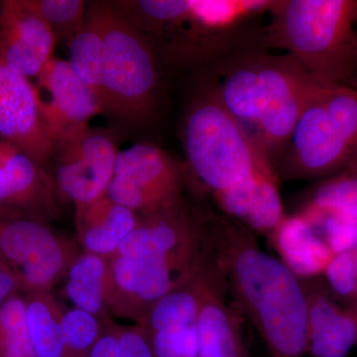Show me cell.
I'll list each match as a JSON object with an SVG mask.
<instances>
[{"instance_id": "1", "label": "cell", "mask_w": 357, "mask_h": 357, "mask_svg": "<svg viewBox=\"0 0 357 357\" xmlns=\"http://www.w3.org/2000/svg\"><path fill=\"white\" fill-rule=\"evenodd\" d=\"M218 255L239 312L271 357L307 356V301L302 280L260 248L243 223L218 217Z\"/></svg>"}, {"instance_id": "2", "label": "cell", "mask_w": 357, "mask_h": 357, "mask_svg": "<svg viewBox=\"0 0 357 357\" xmlns=\"http://www.w3.org/2000/svg\"><path fill=\"white\" fill-rule=\"evenodd\" d=\"M262 46L285 49L319 84L357 89V0H274Z\"/></svg>"}, {"instance_id": "3", "label": "cell", "mask_w": 357, "mask_h": 357, "mask_svg": "<svg viewBox=\"0 0 357 357\" xmlns=\"http://www.w3.org/2000/svg\"><path fill=\"white\" fill-rule=\"evenodd\" d=\"M183 142L192 172L213 194L255 176H277L264 154L223 107L213 84H206L190 105Z\"/></svg>"}, {"instance_id": "4", "label": "cell", "mask_w": 357, "mask_h": 357, "mask_svg": "<svg viewBox=\"0 0 357 357\" xmlns=\"http://www.w3.org/2000/svg\"><path fill=\"white\" fill-rule=\"evenodd\" d=\"M158 79L151 45L126 14L105 4L102 64L105 114L131 123L149 121L155 110Z\"/></svg>"}, {"instance_id": "5", "label": "cell", "mask_w": 357, "mask_h": 357, "mask_svg": "<svg viewBox=\"0 0 357 357\" xmlns=\"http://www.w3.org/2000/svg\"><path fill=\"white\" fill-rule=\"evenodd\" d=\"M218 248V215L192 206L183 197L170 208L140 218L115 255L165 263L188 280Z\"/></svg>"}, {"instance_id": "6", "label": "cell", "mask_w": 357, "mask_h": 357, "mask_svg": "<svg viewBox=\"0 0 357 357\" xmlns=\"http://www.w3.org/2000/svg\"><path fill=\"white\" fill-rule=\"evenodd\" d=\"M259 69V107L251 139L277 174L296 124L323 84L289 54L260 51Z\"/></svg>"}, {"instance_id": "7", "label": "cell", "mask_w": 357, "mask_h": 357, "mask_svg": "<svg viewBox=\"0 0 357 357\" xmlns=\"http://www.w3.org/2000/svg\"><path fill=\"white\" fill-rule=\"evenodd\" d=\"M77 241L47 223L0 218V257L20 281L21 293L51 291L82 252Z\"/></svg>"}, {"instance_id": "8", "label": "cell", "mask_w": 357, "mask_h": 357, "mask_svg": "<svg viewBox=\"0 0 357 357\" xmlns=\"http://www.w3.org/2000/svg\"><path fill=\"white\" fill-rule=\"evenodd\" d=\"M183 191L175 161L161 148L140 143L119 152L107 196L143 218L178 203Z\"/></svg>"}, {"instance_id": "9", "label": "cell", "mask_w": 357, "mask_h": 357, "mask_svg": "<svg viewBox=\"0 0 357 357\" xmlns=\"http://www.w3.org/2000/svg\"><path fill=\"white\" fill-rule=\"evenodd\" d=\"M326 89L324 84L319 88L296 124L277 169L278 178H330L356 160L328 110Z\"/></svg>"}, {"instance_id": "10", "label": "cell", "mask_w": 357, "mask_h": 357, "mask_svg": "<svg viewBox=\"0 0 357 357\" xmlns=\"http://www.w3.org/2000/svg\"><path fill=\"white\" fill-rule=\"evenodd\" d=\"M117 155L114 140L89 126L59 140L54 146V180L61 198L77 208L107 197Z\"/></svg>"}, {"instance_id": "11", "label": "cell", "mask_w": 357, "mask_h": 357, "mask_svg": "<svg viewBox=\"0 0 357 357\" xmlns=\"http://www.w3.org/2000/svg\"><path fill=\"white\" fill-rule=\"evenodd\" d=\"M62 199L50 174L0 139V218L48 223L60 215Z\"/></svg>"}, {"instance_id": "12", "label": "cell", "mask_w": 357, "mask_h": 357, "mask_svg": "<svg viewBox=\"0 0 357 357\" xmlns=\"http://www.w3.org/2000/svg\"><path fill=\"white\" fill-rule=\"evenodd\" d=\"M0 139L46 168L54 143L45 124L34 84L0 53Z\"/></svg>"}, {"instance_id": "13", "label": "cell", "mask_w": 357, "mask_h": 357, "mask_svg": "<svg viewBox=\"0 0 357 357\" xmlns=\"http://www.w3.org/2000/svg\"><path fill=\"white\" fill-rule=\"evenodd\" d=\"M34 86L54 146L59 140L89 126L93 117L103 112L100 96L77 76L68 61L52 59Z\"/></svg>"}, {"instance_id": "14", "label": "cell", "mask_w": 357, "mask_h": 357, "mask_svg": "<svg viewBox=\"0 0 357 357\" xmlns=\"http://www.w3.org/2000/svg\"><path fill=\"white\" fill-rule=\"evenodd\" d=\"M109 317L128 319L142 326L155 305L184 283L165 263L149 258L110 256Z\"/></svg>"}, {"instance_id": "15", "label": "cell", "mask_w": 357, "mask_h": 357, "mask_svg": "<svg viewBox=\"0 0 357 357\" xmlns=\"http://www.w3.org/2000/svg\"><path fill=\"white\" fill-rule=\"evenodd\" d=\"M56 43L51 26L25 0L0 4V53L14 70L38 77L54 58Z\"/></svg>"}, {"instance_id": "16", "label": "cell", "mask_w": 357, "mask_h": 357, "mask_svg": "<svg viewBox=\"0 0 357 357\" xmlns=\"http://www.w3.org/2000/svg\"><path fill=\"white\" fill-rule=\"evenodd\" d=\"M229 296L222 264L197 321L199 357H248L241 314Z\"/></svg>"}, {"instance_id": "17", "label": "cell", "mask_w": 357, "mask_h": 357, "mask_svg": "<svg viewBox=\"0 0 357 357\" xmlns=\"http://www.w3.org/2000/svg\"><path fill=\"white\" fill-rule=\"evenodd\" d=\"M302 283L307 301V356L347 357L357 340L356 317L335 306L314 284Z\"/></svg>"}, {"instance_id": "18", "label": "cell", "mask_w": 357, "mask_h": 357, "mask_svg": "<svg viewBox=\"0 0 357 357\" xmlns=\"http://www.w3.org/2000/svg\"><path fill=\"white\" fill-rule=\"evenodd\" d=\"M132 211L105 197L96 203L76 208L77 243L82 251L110 257L139 222Z\"/></svg>"}, {"instance_id": "19", "label": "cell", "mask_w": 357, "mask_h": 357, "mask_svg": "<svg viewBox=\"0 0 357 357\" xmlns=\"http://www.w3.org/2000/svg\"><path fill=\"white\" fill-rule=\"evenodd\" d=\"M269 236L281 261L300 280L324 273L332 260L318 229L302 213L286 215Z\"/></svg>"}, {"instance_id": "20", "label": "cell", "mask_w": 357, "mask_h": 357, "mask_svg": "<svg viewBox=\"0 0 357 357\" xmlns=\"http://www.w3.org/2000/svg\"><path fill=\"white\" fill-rule=\"evenodd\" d=\"M109 258L82 251L65 276L64 292L75 307L105 321H110Z\"/></svg>"}, {"instance_id": "21", "label": "cell", "mask_w": 357, "mask_h": 357, "mask_svg": "<svg viewBox=\"0 0 357 357\" xmlns=\"http://www.w3.org/2000/svg\"><path fill=\"white\" fill-rule=\"evenodd\" d=\"M26 319L36 357H65L64 309L51 291L24 292Z\"/></svg>"}, {"instance_id": "22", "label": "cell", "mask_w": 357, "mask_h": 357, "mask_svg": "<svg viewBox=\"0 0 357 357\" xmlns=\"http://www.w3.org/2000/svg\"><path fill=\"white\" fill-rule=\"evenodd\" d=\"M105 17V3L91 6L84 27L69 42L68 60L77 76L95 89L100 100Z\"/></svg>"}, {"instance_id": "23", "label": "cell", "mask_w": 357, "mask_h": 357, "mask_svg": "<svg viewBox=\"0 0 357 357\" xmlns=\"http://www.w3.org/2000/svg\"><path fill=\"white\" fill-rule=\"evenodd\" d=\"M302 210L357 223V173L345 170L326 178L314 190Z\"/></svg>"}, {"instance_id": "24", "label": "cell", "mask_w": 357, "mask_h": 357, "mask_svg": "<svg viewBox=\"0 0 357 357\" xmlns=\"http://www.w3.org/2000/svg\"><path fill=\"white\" fill-rule=\"evenodd\" d=\"M0 357H36L28 331L25 300L20 293L0 305Z\"/></svg>"}, {"instance_id": "25", "label": "cell", "mask_w": 357, "mask_h": 357, "mask_svg": "<svg viewBox=\"0 0 357 357\" xmlns=\"http://www.w3.org/2000/svg\"><path fill=\"white\" fill-rule=\"evenodd\" d=\"M286 217L278 190V178L261 176L256 180L244 227L269 236Z\"/></svg>"}, {"instance_id": "26", "label": "cell", "mask_w": 357, "mask_h": 357, "mask_svg": "<svg viewBox=\"0 0 357 357\" xmlns=\"http://www.w3.org/2000/svg\"><path fill=\"white\" fill-rule=\"evenodd\" d=\"M109 323L77 307L64 310L65 357H89Z\"/></svg>"}, {"instance_id": "27", "label": "cell", "mask_w": 357, "mask_h": 357, "mask_svg": "<svg viewBox=\"0 0 357 357\" xmlns=\"http://www.w3.org/2000/svg\"><path fill=\"white\" fill-rule=\"evenodd\" d=\"M26 4L51 26L56 36L70 41L81 31L86 18L82 0H25Z\"/></svg>"}, {"instance_id": "28", "label": "cell", "mask_w": 357, "mask_h": 357, "mask_svg": "<svg viewBox=\"0 0 357 357\" xmlns=\"http://www.w3.org/2000/svg\"><path fill=\"white\" fill-rule=\"evenodd\" d=\"M145 333L154 357H199L197 324Z\"/></svg>"}, {"instance_id": "29", "label": "cell", "mask_w": 357, "mask_h": 357, "mask_svg": "<svg viewBox=\"0 0 357 357\" xmlns=\"http://www.w3.org/2000/svg\"><path fill=\"white\" fill-rule=\"evenodd\" d=\"M318 229L333 255L349 252L357 248V223L314 211H300Z\"/></svg>"}, {"instance_id": "30", "label": "cell", "mask_w": 357, "mask_h": 357, "mask_svg": "<svg viewBox=\"0 0 357 357\" xmlns=\"http://www.w3.org/2000/svg\"><path fill=\"white\" fill-rule=\"evenodd\" d=\"M324 274L331 288L340 297L357 296V257L354 251L333 255Z\"/></svg>"}, {"instance_id": "31", "label": "cell", "mask_w": 357, "mask_h": 357, "mask_svg": "<svg viewBox=\"0 0 357 357\" xmlns=\"http://www.w3.org/2000/svg\"><path fill=\"white\" fill-rule=\"evenodd\" d=\"M261 176L246 178L231 187L213 192V198L227 218L243 225L248 215L249 204H250L256 180Z\"/></svg>"}, {"instance_id": "32", "label": "cell", "mask_w": 357, "mask_h": 357, "mask_svg": "<svg viewBox=\"0 0 357 357\" xmlns=\"http://www.w3.org/2000/svg\"><path fill=\"white\" fill-rule=\"evenodd\" d=\"M121 357H154L142 326H119Z\"/></svg>"}, {"instance_id": "33", "label": "cell", "mask_w": 357, "mask_h": 357, "mask_svg": "<svg viewBox=\"0 0 357 357\" xmlns=\"http://www.w3.org/2000/svg\"><path fill=\"white\" fill-rule=\"evenodd\" d=\"M89 357H121L119 326L114 325L112 321L107 324L105 332Z\"/></svg>"}, {"instance_id": "34", "label": "cell", "mask_w": 357, "mask_h": 357, "mask_svg": "<svg viewBox=\"0 0 357 357\" xmlns=\"http://www.w3.org/2000/svg\"><path fill=\"white\" fill-rule=\"evenodd\" d=\"M22 291L17 277L0 257V305L10 296Z\"/></svg>"}, {"instance_id": "35", "label": "cell", "mask_w": 357, "mask_h": 357, "mask_svg": "<svg viewBox=\"0 0 357 357\" xmlns=\"http://www.w3.org/2000/svg\"><path fill=\"white\" fill-rule=\"evenodd\" d=\"M347 171H352V172H356L357 173V158L356 160H354V162H352V163L351 164V165H349V167H347ZM345 171V170H344Z\"/></svg>"}, {"instance_id": "36", "label": "cell", "mask_w": 357, "mask_h": 357, "mask_svg": "<svg viewBox=\"0 0 357 357\" xmlns=\"http://www.w3.org/2000/svg\"><path fill=\"white\" fill-rule=\"evenodd\" d=\"M354 253H356V257H357V248L356 249H354Z\"/></svg>"}, {"instance_id": "37", "label": "cell", "mask_w": 357, "mask_h": 357, "mask_svg": "<svg viewBox=\"0 0 357 357\" xmlns=\"http://www.w3.org/2000/svg\"><path fill=\"white\" fill-rule=\"evenodd\" d=\"M354 317H356V324H357V314H354Z\"/></svg>"}]
</instances>
